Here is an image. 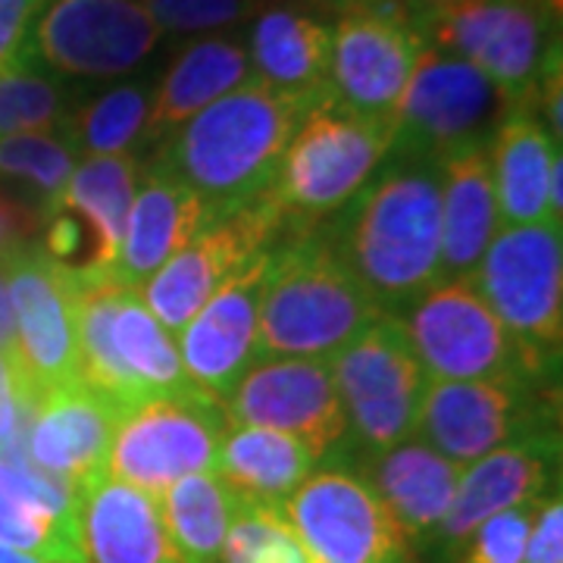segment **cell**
<instances>
[{
  "mask_svg": "<svg viewBox=\"0 0 563 563\" xmlns=\"http://www.w3.org/2000/svg\"><path fill=\"white\" fill-rule=\"evenodd\" d=\"M73 103L60 79L44 76L32 63L0 73V139L22 132H57Z\"/></svg>",
  "mask_w": 563,
  "mask_h": 563,
  "instance_id": "35",
  "label": "cell"
},
{
  "mask_svg": "<svg viewBox=\"0 0 563 563\" xmlns=\"http://www.w3.org/2000/svg\"><path fill=\"white\" fill-rule=\"evenodd\" d=\"M51 0H0V73L32 63V32Z\"/></svg>",
  "mask_w": 563,
  "mask_h": 563,
  "instance_id": "40",
  "label": "cell"
},
{
  "mask_svg": "<svg viewBox=\"0 0 563 563\" xmlns=\"http://www.w3.org/2000/svg\"><path fill=\"white\" fill-rule=\"evenodd\" d=\"M398 317L429 379L507 383L517 388L551 385L554 363L532 351L485 307L466 279L439 282Z\"/></svg>",
  "mask_w": 563,
  "mask_h": 563,
  "instance_id": "5",
  "label": "cell"
},
{
  "mask_svg": "<svg viewBox=\"0 0 563 563\" xmlns=\"http://www.w3.org/2000/svg\"><path fill=\"white\" fill-rule=\"evenodd\" d=\"M432 47L473 63L504 95L532 110L536 88L561 57V16L542 0H463L422 29Z\"/></svg>",
  "mask_w": 563,
  "mask_h": 563,
  "instance_id": "9",
  "label": "cell"
},
{
  "mask_svg": "<svg viewBox=\"0 0 563 563\" xmlns=\"http://www.w3.org/2000/svg\"><path fill=\"white\" fill-rule=\"evenodd\" d=\"M0 354L16 357V320H13V301H10V285H7L3 263H0Z\"/></svg>",
  "mask_w": 563,
  "mask_h": 563,
  "instance_id": "43",
  "label": "cell"
},
{
  "mask_svg": "<svg viewBox=\"0 0 563 563\" xmlns=\"http://www.w3.org/2000/svg\"><path fill=\"white\" fill-rule=\"evenodd\" d=\"M422 51L426 38L407 22L344 13L332 29L329 98L361 120L395 125Z\"/></svg>",
  "mask_w": 563,
  "mask_h": 563,
  "instance_id": "18",
  "label": "cell"
},
{
  "mask_svg": "<svg viewBox=\"0 0 563 563\" xmlns=\"http://www.w3.org/2000/svg\"><path fill=\"white\" fill-rule=\"evenodd\" d=\"M38 395L22 373L20 357L0 354V448L22 442Z\"/></svg>",
  "mask_w": 563,
  "mask_h": 563,
  "instance_id": "39",
  "label": "cell"
},
{
  "mask_svg": "<svg viewBox=\"0 0 563 563\" xmlns=\"http://www.w3.org/2000/svg\"><path fill=\"white\" fill-rule=\"evenodd\" d=\"M558 435H529L463 466L457 492L429 542L444 554H461L473 529L492 514L526 501H542L558 483Z\"/></svg>",
  "mask_w": 563,
  "mask_h": 563,
  "instance_id": "20",
  "label": "cell"
},
{
  "mask_svg": "<svg viewBox=\"0 0 563 563\" xmlns=\"http://www.w3.org/2000/svg\"><path fill=\"white\" fill-rule=\"evenodd\" d=\"M523 563H563V501L558 492L539 504L526 539Z\"/></svg>",
  "mask_w": 563,
  "mask_h": 563,
  "instance_id": "42",
  "label": "cell"
},
{
  "mask_svg": "<svg viewBox=\"0 0 563 563\" xmlns=\"http://www.w3.org/2000/svg\"><path fill=\"white\" fill-rule=\"evenodd\" d=\"M213 210L179 179L147 169L139 179L135 201L129 210L125 235H122L120 261L113 279L129 288H141L173 254L213 222Z\"/></svg>",
  "mask_w": 563,
  "mask_h": 563,
  "instance_id": "24",
  "label": "cell"
},
{
  "mask_svg": "<svg viewBox=\"0 0 563 563\" xmlns=\"http://www.w3.org/2000/svg\"><path fill=\"white\" fill-rule=\"evenodd\" d=\"M558 161L561 144L544 132L529 107H517L504 117L488 144V169L501 225L554 220L548 203V185Z\"/></svg>",
  "mask_w": 563,
  "mask_h": 563,
  "instance_id": "27",
  "label": "cell"
},
{
  "mask_svg": "<svg viewBox=\"0 0 563 563\" xmlns=\"http://www.w3.org/2000/svg\"><path fill=\"white\" fill-rule=\"evenodd\" d=\"M395 125L361 120L332 98L307 110L282 154L269 201L291 225H310L344 210L391 151Z\"/></svg>",
  "mask_w": 563,
  "mask_h": 563,
  "instance_id": "6",
  "label": "cell"
},
{
  "mask_svg": "<svg viewBox=\"0 0 563 563\" xmlns=\"http://www.w3.org/2000/svg\"><path fill=\"white\" fill-rule=\"evenodd\" d=\"M161 25V32H213L247 20L261 10L266 0H139Z\"/></svg>",
  "mask_w": 563,
  "mask_h": 563,
  "instance_id": "38",
  "label": "cell"
},
{
  "mask_svg": "<svg viewBox=\"0 0 563 563\" xmlns=\"http://www.w3.org/2000/svg\"><path fill=\"white\" fill-rule=\"evenodd\" d=\"M298 3H303V10H317V13H332L335 10V0H298Z\"/></svg>",
  "mask_w": 563,
  "mask_h": 563,
  "instance_id": "46",
  "label": "cell"
},
{
  "mask_svg": "<svg viewBox=\"0 0 563 563\" xmlns=\"http://www.w3.org/2000/svg\"><path fill=\"white\" fill-rule=\"evenodd\" d=\"M247 79H251V63L239 41H191L166 69L157 91H151L144 144H161L163 139H169L179 125L225 98L229 91H235Z\"/></svg>",
  "mask_w": 563,
  "mask_h": 563,
  "instance_id": "28",
  "label": "cell"
},
{
  "mask_svg": "<svg viewBox=\"0 0 563 563\" xmlns=\"http://www.w3.org/2000/svg\"><path fill=\"white\" fill-rule=\"evenodd\" d=\"M542 3L554 13V16H563V0H542Z\"/></svg>",
  "mask_w": 563,
  "mask_h": 563,
  "instance_id": "47",
  "label": "cell"
},
{
  "mask_svg": "<svg viewBox=\"0 0 563 563\" xmlns=\"http://www.w3.org/2000/svg\"><path fill=\"white\" fill-rule=\"evenodd\" d=\"M357 457L361 466L354 473L373 488L404 536L410 542H429L451 507L463 466L444 461L420 439H407Z\"/></svg>",
  "mask_w": 563,
  "mask_h": 563,
  "instance_id": "23",
  "label": "cell"
},
{
  "mask_svg": "<svg viewBox=\"0 0 563 563\" xmlns=\"http://www.w3.org/2000/svg\"><path fill=\"white\" fill-rule=\"evenodd\" d=\"M329 225L344 266L385 313H401L442 282V173L395 161Z\"/></svg>",
  "mask_w": 563,
  "mask_h": 563,
  "instance_id": "2",
  "label": "cell"
},
{
  "mask_svg": "<svg viewBox=\"0 0 563 563\" xmlns=\"http://www.w3.org/2000/svg\"><path fill=\"white\" fill-rule=\"evenodd\" d=\"M163 32L139 0H51L32 57L73 79H117L151 57Z\"/></svg>",
  "mask_w": 563,
  "mask_h": 563,
  "instance_id": "15",
  "label": "cell"
},
{
  "mask_svg": "<svg viewBox=\"0 0 563 563\" xmlns=\"http://www.w3.org/2000/svg\"><path fill=\"white\" fill-rule=\"evenodd\" d=\"M317 463L320 457L307 444L285 432L229 426L213 461V473L242 504L282 507L317 470Z\"/></svg>",
  "mask_w": 563,
  "mask_h": 563,
  "instance_id": "30",
  "label": "cell"
},
{
  "mask_svg": "<svg viewBox=\"0 0 563 563\" xmlns=\"http://www.w3.org/2000/svg\"><path fill=\"white\" fill-rule=\"evenodd\" d=\"M329 60L332 29L301 3L266 0L254 13L247 44L251 79L288 98L320 103L329 98Z\"/></svg>",
  "mask_w": 563,
  "mask_h": 563,
  "instance_id": "22",
  "label": "cell"
},
{
  "mask_svg": "<svg viewBox=\"0 0 563 563\" xmlns=\"http://www.w3.org/2000/svg\"><path fill=\"white\" fill-rule=\"evenodd\" d=\"M269 254L273 247L242 276L225 282L179 332V357L188 383L217 401H225L244 373L261 361L257 325Z\"/></svg>",
  "mask_w": 563,
  "mask_h": 563,
  "instance_id": "19",
  "label": "cell"
},
{
  "mask_svg": "<svg viewBox=\"0 0 563 563\" xmlns=\"http://www.w3.org/2000/svg\"><path fill=\"white\" fill-rule=\"evenodd\" d=\"M79 276L76 285V379L125 410L163 398L198 391L188 383L179 344L139 288L120 282Z\"/></svg>",
  "mask_w": 563,
  "mask_h": 563,
  "instance_id": "4",
  "label": "cell"
},
{
  "mask_svg": "<svg viewBox=\"0 0 563 563\" xmlns=\"http://www.w3.org/2000/svg\"><path fill=\"white\" fill-rule=\"evenodd\" d=\"M41 225L44 217L38 207L0 185V263L20 254L22 247L35 244Z\"/></svg>",
  "mask_w": 563,
  "mask_h": 563,
  "instance_id": "41",
  "label": "cell"
},
{
  "mask_svg": "<svg viewBox=\"0 0 563 563\" xmlns=\"http://www.w3.org/2000/svg\"><path fill=\"white\" fill-rule=\"evenodd\" d=\"M163 526L185 563H220L229 526L242 501L222 485L213 470L191 473L157 495Z\"/></svg>",
  "mask_w": 563,
  "mask_h": 563,
  "instance_id": "31",
  "label": "cell"
},
{
  "mask_svg": "<svg viewBox=\"0 0 563 563\" xmlns=\"http://www.w3.org/2000/svg\"><path fill=\"white\" fill-rule=\"evenodd\" d=\"M561 222L501 225L470 285L510 335L558 361L563 339Z\"/></svg>",
  "mask_w": 563,
  "mask_h": 563,
  "instance_id": "10",
  "label": "cell"
},
{
  "mask_svg": "<svg viewBox=\"0 0 563 563\" xmlns=\"http://www.w3.org/2000/svg\"><path fill=\"white\" fill-rule=\"evenodd\" d=\"M139 179V161L132 154L85 157L76 163V173L57 207V213H66L76 222L85 239V266L76 273L91 279H113Z\"/></svg>",
  "mask_w": 563,
  "mask_h": 563,
  "instance_id": "26",
  "label": "cell"
},
{
  "mask_svg": "<svg viewBox=\"0 0 563 563\" xmlns=\"http://www.w3.org/2000/svg\"><path fill=\"white\" fill-rule=\"evenodd\" d=\"M220 563H310L282 507L242 504L222 542Z\"/></svg>",
  "mask_w": 563,
  "mask_h": 563,
  "instance_id": "36",
  "label": "cell"
},
{
  "mask_svg": "<svg viewBox=\"0 0 563 563\" xmlns=\"http://www.w3.org/2000/svg\"><path fill=\"white\" fill-rule=\"evenodd\" d=\"M310 107L317 103L247 79L163 139L147 169L188 185L220 220L269 195L282 154Z\"/></svg>",
  "mask_w": 563,
  "mask_h": 563,
  "instance_id": "1",
  "label": "cell"
},
{
  "mask_svg": "<svg viewBox=\"0 0 563 563\" xmlns=\"http://www.w3.org/2000/svg\"><path fill=\"white\" fill-rule=\"evenodd\" d=\"M457 3H463V0H404V7H407V13L413 16V22H417L420 35H422V29L435 20L439 13L451 10V7H457Z\"/></svg>",
  "mask_w": 563,
  "mask_h": 563,
  "instance_id": "44",
  "label": "cell"
},
{
  "mask_svg": "<svg viewBox=\"0 0 563 563\" xmlns=\"http://www.w3.org/2000/svg\"><path fill=\"white\" fill-rule=\"evenodd\" d=\"M0 563H51L38 558V554H29V551H20L13 544H0Z\"/></svg>",
  "mask_w": 563,
  "mask_h": 563,
  "instance_id": "45",
  "label": "cell"
},
{
  "mask_svg": "<svg viewBox=\"0 0 563 563\" xmlns=\"http://www.w3.org/2000/svg\"><path fill=\"white\" fill-rule=\"evenodd\" d=\"M13 320L16 357L35 395L76 383V285L73 266L29 244L3 261Z\"/></svg>",
  "mask_w": 563,
  "mask_h": 563,
  "instance_id": "16",
  "label": "cell"
},
{
  "mask_svg": "<svg viewBox=\"0 0 563 563\" xmlns=\"http://www.w3.org/2000/svg\"><path fill=\"white\" fill-rule=\"evenodd\" d=\"M282 229H288V222L269 198L244 203L220 220L207 222L179 254H173L141 285V301L147 303V310L173 335H179L185 322L191 320L225 282L242 276L251 263L279 242Z\"/></svg>",
  "mask_w": 563,
  "mask_h": 563,
  "instance_id": "13",
  "label": "cell"
},
{
  "mask_svg": "<svg viewBox=\"0 0 563 563\" xmlns=\"http://www.w3.org/2000/svg\"><path fill=\"white\" fill-rule=\"evenodd\" d=\"M0 544H13L51 563H88L81 523L41 510L7 483H0Z\"/></svg>",
  "mask_w": 563,
  "mask_h": 563,
  "instance_id": "34",
  "label": "cell"
},
{
  "mask_svg": "<svg viewBox=\"0 0 563 563\" xmlns=\"http://www.w3.org/2000/svg\"><path fill=\"white\" fill-rule=\"evenodd\" d=\"M225 429L222 401L203 391L151 398L117 422L107 476L157 498L185 476L213 470Z\"/></svg>",
  "mask_w": 563,
  "mask_h": 563,
  "instance_id": "12",
  "label": "cell"
},
{
  "mask_svg": "<svg viewBox=\"0 0 563 563\" xmlns=\"http://www.w3.org/2000/svg\"><path fill=\"white\" fill-rule=\"evenodd\" d=\"M76 151L60 132H22L0 139V181H20L44 222L60 207L63 191L76 173Z\"/></svg>",
  "mask_w": 563,
  "mask_h": 563,
  "instance_id": "33",
  "label": "cell"
},
{
  "mask_svg": "<svg viewBox=\"0 0 563 563\" xmlns=\"http://www.w3.org/2000/svg\"><path fill=\"white\" fill-rule=\"evenodd\" d=\"M117 422L120 410L76 379L41 395L25 429V454L44 473L85 488L107 473Z\"/></svg>",
  "mask_w": 563,
  "mask_h": 563,
  "instance_id": "21",
  "label": "cell"
},
{
  "mask_svg": "<svg viewBox=\"0 0 563 563\" xmlns=\"http://www.w3.org/2000/svg\"><path fill=\"white\" fill-rule=\"evenodd\" d=\"M548 498V495H544ZM542 498V501H544ZM542 501H526L492 514L463 542V563H523L526 539Z\"/></svg>",
  "mask_w": 563,
  "mask_h": 563,
  "instance_id": "37",
  "label": "cell"
},
{
  "mask_svg": "<svg viewBox=\"0 0 563 563\" xmlns=\"http://www.w3.org/2000/svg\"><path fill=\"white\" fill-rule=\"evenodd\" d=\"M79 523L88 563H185L166 536L157 498L107 473L81 488Z\"/></svg>",
  "mask_w": 563,
  "mask_h": 563,
  "instance_id": "25",
  "label": "cell"
},
{
  "mask_svg": "<svg viewBox=\"0 0 563 563\" xmlns=\"http://www.w3.org/2000/svg\"><path fill=\"white\" fill-rule=\"evenodd\" d=\"M510 110L473 63L426 47L395 113L388 157L439 166L463 151L488 147Z\"/></svg>",
  "mask_w": 563,
  "mask_h": 563,
  "instance_id": "8",
  "label": "cell"
},
{
  "mask_svg": "<svg viewBox=\"0 0 563 563\" xmlns=\"http://www.w3.org/2000/svg\"><path fill=\"white\" fill-rule=\"evenodd\" d=\"M229 426H257L285 432L325 457L344 442L342 398L325 361L263 357L222 401Z\"/></svg>",
  "mask_w": 563,
  "mask_h": 563,
  "instance_id": "17",
  "label": "cell"
},
{
  "mask_svg": "<svg viewBox=\"0 0 563 563\" xmlns=\"http://www.w3.org/2000/svg\"><path fill=\"white\" fill-rule=\"evenodd\" d=\"M332 383L342 398L347 432L357 454L385 451L417 432L429 376L407 329L395 313H383L332 361Z\"/></svg>",
  "mask_w": 563,
  "mask_h": 563,
  "instance_id": "7",
  "label": "cell"
},
{
  "mask_svg": "<svg viewBox=\"0 0 563 563\" xmlns=\"http://www.w3.org/2000/svg\"><path fill=\"white\" fill-rule=\"evenodd\" d=\"M442 173V282L470 279L498 235V203L488 147L439 163Z\"/></svg>",
  "mask_w": 563,
  "mask_h": 563,
  "instance_id": "29",
  "label": "cell"
},
{
  "mask_svg": "<svg viewBox=\"0 0 563 563\" xmlns=\"http://www.w3.org/2000/svg\"><path fill=\"white\" fill-rule=\"evenodd\" d=\"M558 398L551 385L517 388L507 383H442L432 379L422 398L413 439L444 461L470 466L504 444L529 435H558Z\"/></svg>",
  "mask_w": 563,
  "mask_h": 563,
  "instance_id": "14",
  "label": "cell"
},
{
  "mask_svg": "<svg viewBox=\"0 0 563 563\" xmlns=\"http://www.w3.org/2000/svg\"><path fill=\"white\" fill-rule=\"evenodd\" d=\"M385 310L339 257L329 229L291 225L273 244L263 285L257 351L263 357L332 361Z\"/></svg>",
  "mask_w": 563,
  "mask_h": 563,
  "instance_id": "3",
  "label": "cell"
},
{
  "mask_svg": "<svg viewBox=\"0 0 563 563\" xmlns=\"http://www.w3.org/2000/svg\"><path fill=\"white\" fill-rule=\"evenodd\" d=\"M147 117H151V88L144 81H122L88 103L73 107L57 132L69 141L79 161L120 157L144 144Z\"/></svg>",
  "mask_w": 563,
  "mask_h": 563,
  "instance_id": "32",
  "label": "cell"
},
{
  "mask_svg": "<svg viewBox=\"0 0 563 563\" xmlns=\"http://www.w3.org/2000/svg\"><path fill=\"white\" fill-rule=\"evenodd\" d=\"M310 563H413V542L339 457H325L282 504Z\"/></svg>",
  "mask_w": 563,
  "mask_h": 563,
  "instance_id": "11",
  "label": "cell"
}]
</instances>
